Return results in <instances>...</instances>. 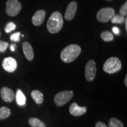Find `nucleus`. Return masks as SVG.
<instances>
[{
  "label": "nucleus",
  "mask_w": 127,
  "mask_h": 127,
  "mask_svg": "<svg viewBox=\"0 0 127 127\" xmlns=\"http://www.w3.org/2000/svg\"><path fill=\"white\" fill-rule=\"evenodd\" d=\"M81 52V48L77 44L66 46L61 52V59L64 63H70L77 59Z\"/></svg>",
  "instance_id": "f257e3e1"
},
{
  "label": "nucleus",
  "mask_w": 127,
  "mask_h": 127,
  "mask_svg": "<svg viewBox=\"0 0 127 127\" xmlns=\"http://www.w3.org/2000/svg\"><path fill=\"white\" fill-rule=\"evenodd\" d=\"M64 25V20L62 14L58 11L52 12L48 20L47 27L51 34H56L62 29Z\"/></svg>",
  "instance_id": "f03ea898"
},
{
  "label": "nucleus",
  "mask_w": 127,
  "mask_h": 127,
  "mask_svg": "<svg viewBox=\"0 0 127 127\" xmlns=\"http://www.w3.org/2000/svg\"><path fill=\"white\" fill-rule=\"evenodd\" d=\"M122 64L118 58L115 57H111L106 60L103 65V70L109 74L117 73L121 69Z\"/></svg>",
  "instance_id": "7ed1b4c3"
},
{
  "label": "nucleus",
  "mask_w": 127,
  "mask_h": 127,
  "mask_svg": "<svg viewBox=\"0 0 127 127\" xmlns=\"http://www.w3.org/2000/svg\"><path fill=\"white\" fill-rule=\"evenodd\" d=\"M74 96V92L65 90L57 93L54 98V103L58 107H62L67 104Z\"/></svg>",
  "instance_id": "20e7f679"
},
{
  "label": "nucleus",
  "mask_w": 127,
  "mask_h": 127,
  "mask_svg": "<svg viewBox=\"0 0 127 127\" xmlns=\"http://www.w3.org/2000/svg\"><path fill=\"white\" fill-rule=\"evenodd\" d=\"M115 14V10L111 7H105L100 9L96 14V19L100 23H107Z\"/></svg>",
  "instance_id": "39448f33"
},
{
  "label": "nucleus",
  "mask_w": 127,
  "mask_h": 127,
  "mask_svg": "<svg viewBox=\"0 0 127 127\" xmlns=\"http://www.w3.org/2000/svg\"><path fill=\"white\" fill-rule=\"evenodd\" d=\"M21 8V4L18 0H8L6 3V13L11 17H15L19 14Z\"/></svg>",
  "instance_id": "423d86ee"
},
{
  "label": "nucleus",
  "mask_w": 127,
  "mask_h": 127,
  "mask_svg": "<svg viewBox=\"0 0 127 127\" xmlns=\"http://www.w3.org/2000/svg\"><path fill=\"white\" fill-rule=\"evenodd\" d=\"M85 78L88 82H93L96 77V65L94 60H90L87 62L85 69Z\"/></svg>",
  "instance_id": "0eeeda50"
},
{
  "label": "nucleus",
  "mask_w": 127,
  "mask_h": 127,
  "mask_svg": "<svg viewBox=\"0 0 127 127\" xmlns=\"http://www.w3.org/2000/svg\"><path fill=\"white\" fill-rule=\"evenodd\" d=\"M2 65L3 68L8 72H13L17 68V62L12 57L4 58Z\"/></svg>",
  "instance_id": "6e6552de"
},
{
  "label": "nucleus",
  "mask_w": 127,
  "mask_h": 127,
  "mask_svg": "<svg viewBox=\"0 0 127 127\" xmlns=\"http://www.w3.org/2000/svg\"><path fill=\"white\" fill-rule=\"evenodd\" d=\"M77 2L76 1H72L68 5L65 12V18L68 21L72 20L75 17L77 10Z\"/></svg>",
  "instance_id": "1a4fd4ad"
},
{
  "label": "nucleus",
  "mask_w": 127,
  "mask_h": 127,
  "mask_svg": "<svg viewBox=\"0 0 127 127\" xmlns=\"http://www.w3.org/2000/svg\"><path fill=\"white\" fill-rule=\"evenodd\" d=\"M69 113L74 117H79L86 113L87 108L86 107H79L77 103L73 102L69 106Z\"/></svg>",
  "instance_id": "9d476101"
},
{
  "label": "nucleus",
  "mask_w": 127,
  "mask_h": 127,
  "mask_svg": "<svg viewBox=\"0 0 127 127\" xmlns=\"http://www.w3.org/2000/svg\"><path fill=\"white\" fill-rule=\"evenodd\" d=\"M1 98L4 100L5 102H11L14 101L15 98V94L11 89L8 87H4L1 89L0 91Z\"/></svg>",
  "instance_id": "9b49d317"
},
{
  "label": "nucleus",
  "mask_w": 127,
  "mask_h": 127,
  "mask_svg": "<svg viewBox=\"0 0 127 127\" xmlns=\"http://www.w3.org/2000/svg\"><path fill=\"white\" fill-rule=\"evenodd\" d=\"M45 15L46 13L45 11L43 9H39L35 12L32 18V23L35 26H39L44 23Z\"/></svg>",
  "instance_id": "f8f14e48"
},
{
  "label": "nucleus",
  "mask_w": 127,
  "mask_h": 127,
  "mask_svg": "<svg viewBox=\"0 0 127 127\" xmlns=\"http://www.w3.org/2000/svg\"><path fill=\"white\" fill-rule=\"evenodd\" d=\"M23 50L25 58L28 61H32L34 57V54L31 44L28 42H24L23 44Z\"/></svg>",
  "instance_id": "ddd939ff"
},
{
  "label": "nucleus",
  "mask_w": 127,
  "mask_h": 127,
  "mask_svg": "<svg viewBox=\"0 0 127 127\" xmlns=\"http://www.w3.org/2000/svg\"><path fill=\"white\" fill-rule=\"evenodd\" d=\"M31 97L37 104H41L43 102L44 95L41 91L38 90H33L31 93Z\"/></svg>",
  "instance_id": "4468645a"
},
{
  "label": "nucleus",
  "mask_w": 127,
  "mask_h": 127,
  "mask_svg": "<svg viewBox=\"0 0 127 127\" xmlns=\"http://www.w3.org/2000/svg\"><path fill=\"white\" fill-rule=\"evenodd\" d=\"M15 98H16V102L19 105L23 106L25 104V102H26V98L24 94V93L22 92L21 90H18L17 91L15 95Z\"/></svg>",
  "instance_id": "2eb2a0df"
},
{
  "label": "nucleus",
  "mask_w": 127,
  "mask_h": 127,
  "mask_svg": "<svg viewBox=\"0 0 127 127\" xmlns=\"http://www.w3.org/2000/svg\"><path fill=\"white\" fill-rule=\"evenodd\" d=\"M28 124L31 127H46L45 124L37 118H31L28 120Z\"/></svg>",
  "instance_id": "dca6fc26"
},
{
  "label": "nucleus",
  "mask_w": 127,
  "mask_h": 127,
  "mask_svg": "<svg viewBox=\"0 0 127 127\" xmlns=\"http://www.w3.org/2000/svg\"><path fill=\"white\" fill-rule=\"evenodd\" d=\"M11 111L8 108L6 107H2L0 108V120H3L10 116Z\"/></svg>",
  "instance_id": "f3484780"
},
{
  "label": "nucleus",
  "mask_w": 127,
  "mask_h": 127,
  "mask_svg": "<svg viewBox=\"0 0 127 127\" xmlns=\"http://www.w3.org/2000/svg\"><path fill=\"white\" fill-rule=\"evenodd\" d=\"M108 126L109 127H124L123 122L114 117L111 118L109 120Z\"/></svg>",
  "instance_id": "a211bd4d"
},
{
  "label": "nucleus",
  "mask_w": 127,
  "mask_h": 127,
  "mask_svg": "<svg viewBox=\"0 0 127 127\" xmlns=\"http://www.w3.org/2000/svg\"><path fill=\"white\" fill-rule=\"evenodd\" d=\"M101 39L105 42H110L113 40L114 37L113 34L108 31H104L101 34Z\"/></svg>",
  "instance_id": "6ab92c4d"
},
{
  "label": "nucleus",
  "mask_w": 127,
  "mask_h": 127,
  "mask_svg": "<svg viewBox=\"0 0 127 127\" xmlns=\"http://www.w3.org/2000/svg\"><path fill=\"white\" fill-rule=\"evenodd\" d=\"M111 23L112 24H121L124 23L125 17H123L121 15H114L112 18L111 19Z\"/></svg>",
  "instance_id": "aec40b11"
},
{
  "label": "nucleus",
  "mask_w": 127,
  "mask_h": 127,
  "mask_svg": "<svg viewBox=\"0 0 127 127\" xmlns=\"http://www.w3.org/2000/svg\"><path fill=\"white\" fill-rule=\"evenodd\" d=\"M16 28V25L12 22H9L6 25L5 27V31L7 33H9L12 32L14 30H15Z\"/></svg>",
  "instance_id": "412c9836"
},
{
  "label": "nucleus",
  "mask_w": 127,
  "mask_h": 127,
  "mask_svg": "<svg viewBox=\"0 0 127 127\" xmlns=\"http://www.w3.org/2000/svg\"><path fill=\"white\" fill-rule=\"evenodd\" d=\"M120 13L123 17H126L127 15V2L126 1L123 5L121 6L120 9Z\"/></svg>",
  "instance_id": "4be33fe9"
},
{
  "label": "nucleus",
  "mask_w": 127,
  "mask_h": 127,
  "mask_svg": "<svg viewBox=\"0 0 127 127\" xmlns=\"http://www.w3.org/2000/svg\"><path fill=\"white\" fill-rule=\"evenodd\" d=\"M20 35L21 33L20 32H17L10 36V39L14 42H19L20 40Z\"/></svg>",
  "instance_id": "5701e85b"
},
{
  "label": "nucleus",
  "mask_w": 127,
  "mask_h": 127,
  "mask_svg": "<svg viewBox=\"0 0 127 127\" xmlns=\"http://www.w3.org/2000/svg\"><path fill=\"white\" fill-rule=\"evenodd\" d=\"M8 47V43L5 41L0 40V52H4Z\"/></svg>",
  "instance_id": "b1692460"
},
{
  "label": "nucleus",
  "mask_w": 127,
  "mask_h": 127,
  "mask_svg": "<svg viewBox=\"0 0 127 127\" xmlns=\"http://www.w3.org/2000/svg\"><path fill=\"white\" fill-rule=\"evenodd\" d=\"M95 127H108L102 121H98L95 123Z\"/></svg>",
  "instance_id": "393cba45"
},
{
  "label": "nucleus",
  "mask_w": 127,
  "mask_h": 127,
  "mask_svg": "<svg viewBox=\"0 0 127 127\" xmlns=\"http://www.w3.org/2000/svg\"><path fill=\"white\" fill-rule=\"evenodd\" d=\"M112 31H113L114 34L117 35L120 34V30L119 29V28L117 27H114L112 28Z\"/></svg>",
  "instance_id": "a878e982"
},
{
  "label": "nucleus",
  "mask_w": 127,
  "mask_h": 127,
  "mask_svg": "<svg viewBox=\"0 0 127 127\" xmlns=\"http://www.w3.org/2000/svg\"><path fill=\"white\" fill-rule=\"evenodd\" d=\"M16 47H17V45H16L15 44H12V45H11V47H10V49H11V50L12 51H14L15 50Z\"/></svg>",
  "instance_id": "bb28decb"
},
{
  "label": "nucleus",
  "mask_w": 127,
  "mask_h": 127,
  "mask_svg": "<svg viewBox=\"0 0 127 127\" xmlns=\"http://www.w3.org/2000/svg\"><path fill=\"white\" fill-rule=\"evenodd\" d=\"M124 84H125V87H127V74H126V75H125V79H124Z\"/></svg>",
  "instance_id": "cd10ccee"
},
{
  "label": "nucleus",
  "mask_w": 127,
  "mask_h": 127,
  "mask_svg": "<svg viewBox=\"0 0 127 127\" xmlns=\"http://www.w3.org/2000/svg\"><path fill=\"white\" fill-rule=\"evenodd\" d=\"M125 30H126V31H127V19L125 18Z\"/></svg>",
  "instance_id": "c85d7f7f"
},
{
  "label": "nucleus",
  "mask_w": 127,
  "mask_h": 127,
  "mask_svg": "<svg viewBox=\"0 0 127 127\" xmlns=\"http://www.w3.org/2000/svg\"><path fill=\"white\" fill-rule=\"evenodd\" d=\"M106 1H112V0H106Z\"/></svg>",
  "instance_id": "c756f323"
},
{
  "label": "nucleus",
  "mask_w": 127,
  "mask_h": 127,
  "mask_svg": "<svg viewBox=\"0 0 127 127\" xmlns=\"http://www.w3.org/2000/svg\"><path fill=\"white\" fill-rule=\"evenodd\" d=\"M0 36H1V32H0Z\"/></svg>",
  "instance_id": "7c9ffc66"
}]
</instances>
